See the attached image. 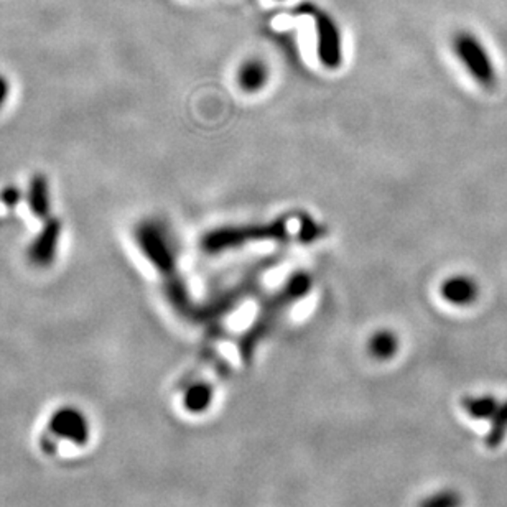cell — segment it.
I'll use <instances>...</instances> for the list:
<instances>
[{
    "mask_svg": "<svg viewBox=\"0 0 507 507\" xmlns=\"http://www.w3.org/2000/svg\"><path fill=\"white\" fill-rule=\"evenodd\" d=\"M310 290L312 277L306 272H295L266 300V303L258 308L254 323L240 340V353L246 359H249L258 343L277 325L280 316L285 315L292 306L305 298Z\"/></svg>",
    "mask_w": 507,
    "mask_h": 507,
    "instance_id": "obj_1",
    "label": "cell"
},
{
    "mask_svg": "<svg viewBox=\"0 0 507 507\" xmlns=\"http://www.w3.org/2000/svg\"><path fill=\"white\" fill-rule=\"evenodd\" d=\"M295 218L285 216L270 222L244 224V226H226L204 234L202 248L208 254H221L226 250L240 249L254 242L267 240H288L295 238L292 221Z\"/></svg>",
    "mask_w": 507,
    "mask_h": 507,
    "instance_id": "obj_2",
    "label": "cell"
},
{
    "mask_svg": "<svg viewBox=\"0 0 507 507\" xmlns=\"http://www.w3.org/2000/svg\"><path fill=\"white\" fill-rule=\"evenodd\" d=\"M139 242L142 246L145 256L152 260L153 266L162 272L163 277L167 278L168 292L172 295L173 302L180 308H190L192 300L188 297V290L178 274L175 254L162 231L155 224H144L139 231Z\"/></svg>",
    "mask_w": 507,
    "mask_h": 507,
    "instance_id": "obj_3",
    "label": "cell"
},
{
    "mask_svg": "<svg viewBox=\"0 0 507 507\" xmlns=\"http://www.w3.org/2000/svg\"><path fill=\"white\" fill-rule=\"evenodd\" d=\"M455 51L463 67L478 83L479 86L493 89L498 85V73L488 50L471 33H458L455 39Z\"/></svg>",
    "mask_w": 507,
    "mask_h": 507,
    "instance_id": "obj_4",
    "label": "cell"
},
{
    "mask_svg": "<svg viewBox=\"0 0 507 507\" xmlns=\"http://www.w3.org/2000/svg\"><path fill=\"white\" fill-rule=\"evenodd\" d=\"M316 33H318V57L330 69L341 65V39L333 20L326 15H316Z\"/></svg>",
    "mask_w": 507,
    "mask_h": 507,
    "instance_id": "obj_5",
    "label": "cell"
},
{
    "mask_svg": "<svg viewBox=\"0 0 507 507\" xmlns=\"http://www.w3.org/2000/svg\"><path fill=\"white\" fill-rule=\"evenodd\" d=\"M441 297L450 305L468 306L478 298V284L466 276L447 278L440 287Z\"/></svg>",
    "mask_w": 507,
    "mask_h": 507,
    "instance_id": "obj_6",
    "label": "cell"
},
{
    "mask_svg": "<svg viewBox=\"0 0 507 507\" xmlns=\"http://www.w3.org/2000/svg\"><path fill=\"white\" fill-rule=\"evenodd\" d=\"M268 69L260 59L246 61L238 71V85L246 93H258L267 85Z\"/></svg>",
    "mask_w": 507,
    "mask_h": 507,
    "instance_id": "obj_7",
    "label": "cell"
},
{
    "mask_svg": "<svg viewBox=\"0 0 507 507\" xmlns=\"http://www.w3.org/2000/svg\"><path fill=\"white\" fill-rule=\"evenodd\" d=\"M397 336L394 335L389 330H381L377 333H374L373 338L369 340V353L376 359H389L395 355L397 351Z\"/></svg>",
    "mask_w": 507,
    "mask_h": 507,
    "instance_id": "obj_8",
    "label": "cell"
},
{
    "mask_svg": "<svg viewBox=\"0 0 507 507\" xmlns=\"http://www.w3.org/2000/svg\"><path fill=\"white\" fill-rule=\"evenodd\" d=\"M186 397H188V405H190V409L200 411V409H204V407L208 405V403H210V389H208L204 384L195 385V387H192V389L188 391Z\"/></svg>",
    "mask_w": 507,
    "mask_h": 507,
    "instance_id": "obj_9",
    "label": "cell"
},
{
    "mask_svg": "<svg viewBox=\"0 0 507 507\" xmlns=\"http://www.w3.org/2000/svg\"><path fill=\"white\" fill-rule=\"evenodd\" d=\"M9 95V79H7V77H0V105H4V103H7Z\"/></svg>",
    "mask_w": 507,
    "mask_h": 507,
    "instance_id": "obj_10",
    "label": "cell"
},
{
    "mask_svg": "<svg viewBox=\"0 0 507 507\" xmlns=\"http://www.w3.org/2000/svg\"><path fill=\"white\" fill-rule=\"evenodd\" d=\"M425 507H453V502H451V498L448 496H437V498L430 501L429 504H425Z\"/></svg>",
    "mask_w": 507,
    "mask_h": 507,
    "instance_id": "obj_11",
    "label": "cell"
}]
</instances>
